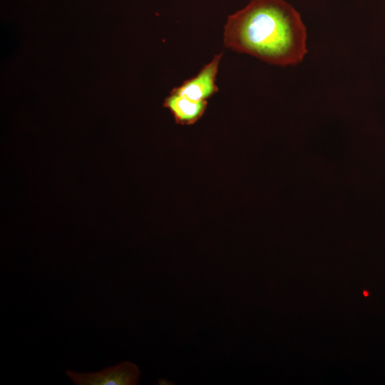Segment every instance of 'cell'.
I'll return each instance as SVG.
<instances>
[{
    "mask_svg": "<svg viewBox=\"0 0 385 385\" xmlns=\"http://www.w3.org/2000/svg\"><path fill=\"white\" fill-rule=\"evenodd\" d=\"M307 37L299 12L285 0H251L227 17L224 29L225 47L279 66L302 61Z\"/></svg>",
    "mask_w": 385,
    "mask_h": 385,
    "instance_id": "cell-1",
    "label": "cell"
},
{
    "mask_svg": "<svg viewBox=\"0 0 385 385\" xmlns=\"http://www.w3.org/2000/svg\"><path fill=\"white\" fill-rule=\"evenodd\" d=\"M66 374L76 385H134L138 384L140 373L135 364L124 361L97 372L67 370Z\"/></svg>",
    "mask_w": 385,
    "mask_h": 385,
    "instance_id": "cell-2",
    "label": "cell"
},
{
    "mask_svg": "<svg viewBox=\"0 0 385 385\" xmlns=\"http://www.w3.org/2000/svg\"><path fill=\"white\" fill-rule=\"evenodd\" d=\"M222 53L215 55L194 77L185 81L171 92L193 101H207L218 91L216 76Z\"/></svg>",
    "mask_w": 385,
    "mask_h": 385,
    "instance_id": "cell-3",
    "label": "cell"
},
{
    "mask_svg": "<svg viewBox=\"0 0 385 385\" xmlns=\"http://www.w3.org/2000/svg\"><path fill=\"white\" fill-rule=\"evenodd\" d=\"M207 104V101H193L170 92L165 99L163 106L170 110L177 123L191 125L202 117Z\"/></svg>",
    "mask_w": 385,
    "mask_h": 385,
    "instance_id": "cell-4",
    "label": "cell"
}]
</instances>
